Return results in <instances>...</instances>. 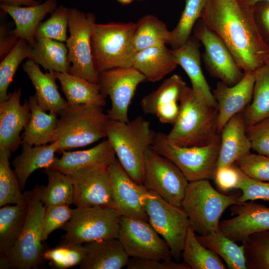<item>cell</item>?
<instances>
[{
    "label": "cell",
    "instance_id": "6da1fadb",
    "mask_svg": "<svg viewBox=\"0 0 269 269\" xmlns=\"http://www.w3.org/2000/svg\"><path fill=\"white\" fill-rule=\"evenodd\" d=\"M253 10L243 0H207L200 17L224 42L245 73L265 64L269 54L257 28Z\"/></svg>",
    "mask_w": 269,
    "mask_h": 269
},
{
    "label": "cell",
    "instance_id": "7a4b0ae2",
    "mask_svg": "<svg viewBox=\"0 0 269 269\" xmlns=\"http://www.w3.org/2000/svg\"><path fill=\"white\" fill-rule=\"evenodd\" d=\"M179 112L167 134L180 146H202L211 143L218 132V107L208 104L192 88L187 86L179 100Z\"/></svg>",
    "mask_w": 269,
    "mask_h": 269
},
{
    "label": "cell",
    "instance_id": "3957f363",
    "mask_svg": "<svg viewBox=\"0 0 269 269\" xmlns=\"http://www.w3.org/2000/svg\"><path fill=\"white\" fill-rule=\"evenodd\" d=\"M155 135L150 122L140 116L127 123L110 120L108 124L106 137L117 158L139 184H142L145 153L152 146Z\"/></svg>",
    "mask_w": 269,
    "mask_h": 269
},
{
    "label": "cell",
    "instance_id": "277c9868",
    "mask_svg": "<svg viewBox=\"0 0 269 269\" xmlns=\"http://www.w3.org/2000/svg\"><path fill=\"white\" fill-rule=\"evenodd\" d=\"M59 116L51 141L58 143V152L84 147L107 136L110 119L103 107L68 105Z\"/></svg>",
    "mask_w": 269,
    "mask_h": 269
},
{
    "label": "cell",
    "instance_id": "5b68a950",
    "mask_svg": "<svg viewBox=\"0 0 269 269\" xmlns=\"http://www.w3.org/2000/svg\"><path fill=\"white\" fill-rule=\"evenodd\" d=\"M135 27L136 24L133 22L94 24L91 50L98 74L114 68L133 66L136 53L134 45Z\"/></svg>",
    "mask_w": 269,
    "mask_h": 269
},
{
    "label": "cell",
    "instance_id": "8992f818",
    "mask_svg": "<svg viewBox=\"0 0 269 269\" xmlns=\"http://www.w3.org/2000/svg\"><path fill=\"white\" fill-rule=\"evenodd\" d=\"M241 192L224 194L216 190L209 179L189 182L181 207L187 214L190 226L199 235H206L219 230L224 212L238 203Z\"/></svg>",
    "mask_w": 269,
    "mask_h": 269
},
{
    "label": "cell",
    "instance_id": "52a82bcc",
    "mask_svg": "<svg viewBox=\"0 0 269 269\" xmlns=\"http://www.w3.org/2000/svg\"><path fill=\"white\" fill-rule=\"evenodd\" d=\"M40 186L24 193L28 210L22 231L14 246L0 256V269H30L37 267L44 252L41 240V225L46 208L40 200Z\"/></svg>",
    "mask_w": 269,
    "mask_h": 269
},
{
    "label": "cell",
    "instance_id": "ba28073f",
    "mask_svg": "<svg viewBox=\"0 0 269 269\" xmlns=\"http://www.w3.org/2000/svg\"><path fill=\"white\" fill-rule=\"evenodd\" d=\"M220 146V134L210 144L202 146H180L171 142L167 134L156 133L151 146L172 161L189 182L214 179Z\"/></svg>",
    "mask_w": 269,
    "mask_h": 269
},
{
    "label": "cell",
    "instance_id": "9c48e42d",
    "mask_svg": "<svg viewBox=\"0 0 269 269\" xmlns=\"http://www.w3.org/2000/svg\"><path fill=\"white\" fill-rule=\"evenodd\" d=\"M121 216L111 207H76L61 227L65 234L61 243L73 245L118 238Z\"/></svg>",
    "mask_w": 269,
    "mask_h": 269
},
{
    "label": "cell",
    "instance_id": "30bf717a",
    "mask_svg": "<svg viewBox=\"0 0 269 269\" xmlns=\"http://www.w3.org/2000/svg\"><path fill=\"white\" fill-rule=\"evenodd\" d=\"M142 203L148 222L168 244L172 259L179 262L190 227L187 214L181 207L169 203L149 190Z\"/></svg>",
    "mask_w": 269,
    "mask_h": 269
},
{
    "label": "cell",
    "instance_id": "8fae6325",
    "mask_svg": "<svg viewBox=\"0 0 269 269\" xmlns=\"http://www.w3.org/2000/svg\"><path fill=\"white\" fill-rule=\"evenodd\" d=\"M96 17L76 8L69 9L68 27L70 36L66 46L70 67L69 73L97 83L98 74L93 62L91 38Z\"/></svg>",
    "mask_w": 269,
    "mask_h": 269
},
{
    "label": "cell",
    "instance_id": "7c38bea8",
    "mask_svg": "<svg viewBox=\"0 0 269 269\" xmlns=\"http://www.w3.org/2000/svg\"><path fill=\"white\" fill-rule=\"evenodd\" d=\"M189 181L170 159L151 147L146 151L142 184L173 205L181 207Z\"/></svg>",
    "mask_w": 269,
    "mask_h": 269
},
{
    "label": "cell",
    "instance_id": "4fadbf2b",
    "mask_svg": "<svg viewBox=\"0 0 269 269\" xmlns=\"http://www.w3.org/2000/svg\"><path fill=\"white\" fill-rule=\"evenodd\" d=\"M145 77L134 67H116L99 73L97 84L101 93L109 96L111 108L107 114L110 120L127 123L128 110L137 86Z\"/></svg>",
    "mask_w": 269,
    "mask_h": 269
},
{
    "label": "cell",
    "instance_id": "5bb4252c",
    "mask_svg": "<svg viewBox=\"0 0 269 269\" xmlns=\"http://www.w3.org/2000/svg\"><path fill=\"white\" fill-rule=\"evenodd\" d=\"M118 238L130 257L172 259L168 244L148 221L121 216Z\"/></svg>",
    "mask_w": 269,
    "mask_h": 269
},
{
    "label": "cell",
    "instance_id": "9a60e30c",
    "mask_svg": "<svg viewBox=\"0 0 269 269\" xmlns=\"http://www.w3.org/2000/svg\"><path fill=\"white\" fill-rule=\"evenodd\" d=\"M193 32L204 47L202 58L210 75L230 86L240 82L245 73L238 67L224 42L201 18L195 23Z\"/></svg>",
    "mask_w": 269,
    "mask_h": 269
},
{
    "label": "cell",
    "instance_id": "2e32d148",
    "mask_svg": "<svg viewBox=\"0 0 269 269\" xmlns=\"http://www.w3.org/2000/svg\"><path fill=\"white\" fill-rule=\"evenodd\" d=\"M107 168L102 165H92L70 174L74 184V204L76 207L102 206L114 208Z\"/></svg>",
    "mask_w": 269,
    "mask_h": 269
},
{
    "label": "cell",
    "instance_id": "e0dca14e",
    "mask_svg": "<svg viewBox=\"0 0 269 269\" xmlns=\"http://www.w3.org/2000/svg\"><path fill=\"white\" fill-rule=\"evenodd\" d=\"M114 201V208L121 216L148 221L142 198L148 189L134 181L118 159L108 166Z\"/></svg>",
    "mask_w": 269,
    "mask_h": 269
},
{
    "label": "cell",
    "instance_id": "ac0fdd59",
    "mask_svg": "<svg viewBox=\"0 0 269 269\" xmlns=\"http://www.w3.org/2000/svg\"><path fill=\"white\" fill-rule=\"evenodd\" d=\"M230 207L235 217L220 221L219 230L234 242L242 243L252 234L269 230V207L247 201Z\"/></svg>",
    "mask_w": 269,
    "mask_h": 269
},
{
    "label": "cell",
    "instance_id": "d6986e66",
    "mask_svg": "<svg viewBox=\"0 0 269 269\" xmlns=\"http://www.w3.org/2000/svg\"><path fill=\"white\" fill-rule=\"evenodd\" d=\"M255 82V72L245 73L242 79L233 86H229L221 81L217 82L212 94L218 109L219 134L232 117L243 112L250 104Z\"/></svg>",
    "mask_w": 269,
    "mask_h": 269
},
{
    "label": "cell",
    "instance_id": "ffe728a7",
    "mask_svg": "<svg viewBox=\"0 0 269 269\" xmlns=\"http://www.w3.org/2000/svg\"><path fill=\"white\" fill-rule=\"evenodd\" d=\"M20 88L10 94L5 101L0 103V147L14 152L21 145V131L30 118L28 99L20 104Z\"/></svg>",
    "mask_w": 269,
    "mask_h": 269
},
{
    "label": "cell",
    "instance_id": "44dd1931",
    "mask_svg": "<svg viewBox=\"0 0 269 269\" xmlns=\"http://www.w3.org/2000/svg\"><path fill=\"white\" fill-rule=\"evenodd\" d=\"M201 42L193 35L181 47L171 49L178 65L186 73L192 89L210 105L217 107L210 86L201 66Z\"/></svg>",
    "mask_w": 269,
    "mask_h": 269
},
{
    "label": "cell",
    "instance_id": "7402d4cb",
    "mask_svg": "<svg viewBox=\"0 0 269 269\" xmlns=\"http://www.w3.org/2000/svg\"><path fill=\"white\" fill-rule=\"evenodd\" d=\"M84 246L80 269H121L127 267L130 258L118 238L90 242Z\"/></svg>",
    "mask_w": 269,
    "mask_h": 269
},
{
    "label": "cell",
    "instance_id": "603a6c76",
    "mask_svg": "<svg viewBox=\"0 0 269 269\" xmlns=\"http://www.w3.org/2000/svg\"><path fill=\"white\" fill-rule=\"evenodd\" d=\"M246 130L242 112L236 114L227 122L220 133L217 168L232 165L250 152L252 145Z\"/></svg>",
    "mask_w": 269,
    "mask_h": 269
},
{
    "label": "cell",
    "instance_id": "cb8c5ba5",
    "mask_svg": "<svg viewBox=\"0 0 269 269\" xmlns=\"http://www.w3.org/2000/svg\"><path fill=\"white\" fill-rule=\"evenodd\" d=\"M57 0H46L38 4L29 6H15L0 3L1 9L8 14L14 21L12 34L18 39L25 40L32 46L35 41L38 24L48 13L57 7Z\"/></svg>",
    "mask_w": 269,
    "mask_h": 269
},
{
    "label": "cell",
    "instance_id": "d4e9b609",
    "mask_svg": "<svg viewBox=\"0 0 269 269\" xmlns=\"http://www.w3.org/2000/svg\"><path fill=\"white\" fill-rule=\"evenodd\" d=\"M60 158L56 157L49 168L70 174L84 167L102 165L108 166L117 158L115 152L107 139L96 146L84 150H63Z\"/></svg>",
    "mask_w": 269,
    "mask_h": 269
},
{
    "label": "cell",
    "instance_id": "484cf974",
    "mask_svg": "<svg viewBox=\"0 0 269 269\" xmlns=\"http://www.w3.org/2000/svg\"><path fill=\"white\" fill-rule=\"evenodd\" d=\"M22 68L35 89L34 95L40 107L46 112L59 115L68 104L59 92L52 71L43 73L38 65L29 59L23 63Z\"/></svg>",
    "mask_w": 269,
    "mask_h": 269
},
{
    "label": "cell",
    "instance_id": "4316f807",
    "mask_svg": "<svg viewBox=\"0 0 269 269\" xmlns=\"http://www.w3.org/2000/svg\"><path fill=\"white\" fill-rule=\"evenodd\" d=\"M21 152L12 161L14 172L17 178L21 190L24 188L30 175L40 168H49L53 164L58 152L57 142L50 144L32 145L26 142H21Z\"/></svg>",
    "mask_w": 269,
    "mask_h": 269
},
{
    "label": "cell",
    "instance_id": "83f0119b",
    "mask_svg": "<svg viewBox=\"0 0 269 269\" xmlns=\"http://www.w3.org/2000/svg\"><path fill=\"white\" fill-rule=\"evenodd\" d=\"M178 66L176 60L166 45L154 46L136 52L133 67L139 71L146 80L160 81Z\"/></svg>",
    "mask_w": 269,
    "mask_h": 269
},
{
    "label": "cell",
    "instance_id": "f1b7e54d",
    "mask_svg": "<svg viewBox=\"0 0 269 269\" xmlns=\"http://www.w3.org/2000/svg\"><path fill=\"white\" fill-rule=\"evenodd\" d=\"M52 72L60 82L68 105L93 104L103 107L106 105V97L101 93L97 83L69 73Z\"/></svg>",
    "mask_w": 269,
    "mask_h": 269
},
{
    "label": "cell",
    "instance_id": "f546056e",
    "mask_svg": "<svg viewBox=\"0 0 269 269\" xmlns=\"http://www.w3.org/2000/svg\"><path fill=\"white\" fill-rule=\"evenodd\" d=\"M30 118L22 135V141L32 145H41L51 142L59 118L58 115L50 112L48 114L37 103L35 95L28 99Z\"/></svg>",
    "mask_w": 269,
    "mask_h": 269
},
{
    "label": "cell",
    "instance_id": "4dcf8cb0",
    "mask_svg": "<svg viewBox=\"0 0 269 269\" xmlns=\"http://www.w3.org/2000/svg\"><path fill=\"white\" fill-rule=\"evenodd\" d=\"M68 48L62 42L47 38H37L31 46L28 59L49 71L69 73L70 64Z\"/></svg>",
    "mask_w": 269,
    "mask_h": 269
},
{
    "label": "cell",
    "instance_id": "1f68e13d",
    "mask_svg": "<svg viewBox=\"0 0 269 269\" xmlns=\"http://www.w3.org/2000/svg\"><path fill=\"white\" fill-rule=\"evenodd\" d=\"M28 210V202L26 198L23 203L1 207L0 256L7 253L18 240L24 226Z\"/></svg>",
    "mask_w": 269,
    "mask_h": 269
},
{
    "label": "cell",
    "instance_id": "d6a6232c",
    "mask_svg": "<svg viewBox=\"0 0 269 269\" xmlns=\"http://www.w3.org/2000/svg\"><path fill=\"white\" fill-rule=\"evenodd\" d=\"M43 172L48 183L40 186L39 198L44 207L74 204V188L71 175L51 168H45Z\"/></svg>",
    "mask_w": 269,
    "mask_h": 269
},
{
    "label": "cell",
    "instance_id": "836d02e7",
    "mask_svg": "<svg viewBox=\"0 0 269 269\" xmlns=\"http://www.w3.org/2000/svg\"><path fill=\"white\" fill-rule=\"evenodd\" d=\"M255 73L253 98L242 112L247 127L269 118V65L264 64Z\"/></svg>",
    "mask_w": 269,
    "mask_h": 269
},
{
    "label": "cell",
    "instance_id": "e575fe53",
    "mask_svg": "<svg viewBox=\"0 0 269 269\" xmlns=\"http://www.w3.org/2000/svg\"><path fill=\"white\" fill-rule=\"evenodd\" d=\"M196 235L198 241L205 247L217 254L229 269H247L243 244L224 235L219 230L206 235Z\"/></svg>",
    "mask_w": 269,
    "mask_h": 269
},
{
    "label": "cell",
    "instance_id": "d590c367",
    "mask_svg": "<svg viewBox=\"0 0 269 269\" xmlns=\"http://www.w3.org/2000/svg\"><path fill=\"white\" fill-rule=\"evenodd\" d=\"M134 45L136 52L149 47L168 44L170 31L156 16L147 14L135 23Z\"/></svg>",
    "mask_w": 269,
    "mask_h": 269
},
{
    "label": "cell",
    "instance_id": "8d00e7d4",
    "mask_svg": "<svg viewBox=\"0 0 269 269\" xmlns=\"http://www.w3.org/2000/svg\"><path fill=\"white\" fill-rule=\"evenodd\" d=\"M182 257L191 269H227L217 254L201 244L191 226L186 237Z\"/></svg>",
    "mask_w": 269,
    "mask_h": 269
},
{
    "label": "cell",
    "instance_id": "74e56055",
    "mask_svg": "<svg viewBox=\"0 0 269 269\" xmlns=\"http://www.w3.org/2000/svg\"><path fill=\"white\" fill-rule=\"evenodd\" d=\"M187 86L182 78L174 74L166 79L155 90L143 97L140 106L145 114L155 115L160 108L172 102H179Z\"/></svg>",
    "mask_w": 269,
    "mask_h": 269
},
{
    "label": "cell",
    "instance_id": "f35d334b",
    "mask_svg": "<svg viewBox=\"0 0 269 269\" xmlns=\"http://www.w3.org/2000/svg\"><path fill=\"white\" fill-rule=\"evenodd\" d=\"M11 151L0 147V207L8 204L24 202L26 198L22 193L16 176L10 167L9 159Z\"/></svg>",
    "mask_w": 269,
    "mask_h": 269
},
{
    "label": "cell",
    "instance_id": "ab89813d",
    "mask_svg": "<svg viewBox=\"0 0 269 269\" xmlns=\"http://www.w3.org/2000/svg\"><path fill=\"white\" fill-rule=\"evenodd\" d=\"M207 0H186L184 8L175 28L170 31L168 44L172 49L183 45L191 35L194 26L201 17Z\"/></svg>",
    "mask_w": 269,
    "mask_h": 269
},
{
    "label": "cell",
    "instance_id": "60d3db41",
    "mask_svg": "<svg viewBox=\"0 0 269 269\" xmlns=\"http://www.w3.org/2000/svg\"><path fill=\"white\" fill-rule=\"evenodd\" d=\"M31 46L24 39L20 38L0 64V103L7 100V89L21 62L28 58Z\"/></svg>",
    "mask_w": 269,
    "mask_h": 269
},
{
    "label": "cell",
    "instance_id": "b9f144b4",
    "mask_svg": "<svg viewBox=\"0 0 269 269\" xmlns=\"http://www.w3.org/2000/svg\"><path fill=\"white\" fill-rule=\"evenodd\" d=\"M242 244L247 269H269V230L252 234Z\"/></svg>",
    "mask_w": 269,
    "mask_h": 269
},
{
    "label": "cell",
    "instance_id": "7bdbcfd3",
    "mask_svg": "<svg viewBox=\"0 0 269 269\" xmlns=\"http://www.w3.org/2000/svg\"><path fill=\"white\" fill-rule=\"evenodd\" d=\"M85 255L84 244L69 245L60 243L44 251L43 259L53 268L66 269L79 265Z\"/></svg>",
    "mask_w": 269,
    "mask_h": 269
},
{
    "label": "cell",
    "instance_id": "ee69618b",
    "mask_svg": "<svg viewBox=\"0 0 269 269\" xmlns=\"http://www.w3.org/2000/svg\"><path fill=\"white\" fill-rule=\"evenodd\" d=\"M69 9L62 5L57 7L51 13L48 19L38 24L35 38H47L61 42H66L68 38Z\"/></svg>",
    "mask_w": 269,
    "mask_h": 269
},
{
    "label": "cell",
    "instance_id": "f6af8a7d",
    "mask_svg": "<svg viewBox=\"0 0 269 269\" xmlns=\"http://www.w3.org/2000/svg\"><path fill=\"white\" fill-rule=\"evenodd\" d=\"M234 164L248 177L269 182V156L250 152L239 158Z\"/></svg>",
    "mask_w": 269,
    "mask_h": 269
},
{
    "label": "cell",
    "instance_id": "bcb514c9",
    "mask_svg": "<svg viewBox=\"0 0 269 269\" xmlns=\"http://www.w3.org/2000/svg\"><path fill=\"white\" fill-rule=\"evenodd\" d=\"M70 205H55L46 208L41 225V240L45 241L55 230L62 227L71 218L73 209Z\"/></svg>",
    "mask_w": 269,
    "mask_h": 269
},
{
    "label": "cell",
    "instance_id": "7dc6e473",
    "mask_svg": "<svg viewBox=\"0 0 269 269\" xmlns=\"http://www.w3.org/2000/svg\"><path fill=\"white\" fill-rule=\"evenodd\" d=\"M241 173V180L237 188L241 191L238 202L257 200L269 202V182L253 179Z\"/></svg>",
    "mask_w": 269,
    "mask_h": 269
},
{
    "label": "cell",
    "instance_id": "c3c4849f",
    "mask_svg": "<svg viewBox=\"0 0 269 269\" xmlns=\"http://www.w3.org/2000/svg\"><path fill=\"white\" fill-rule=\"evenodd\" d=\"M246 132L252 149L269 156V118L247 127Z\"/></svg>",
    "mask_w": 269,
    "mask_h": 269
},
{
    "label": "cell",
    "instance_id": "681fc988",
    "mask_svg": "<svg viewBox=\"0 0 269 269\" xmlns=\"http://www.w3.org/2000/svg\"><path fill=\"white\" fill-rule=\"evenodd\" d=\"M214 180L218 188L222 191L237 189L241 180V170L235 164L219 167Z\"/></svg>",
    "mask_w": 269,
    "mask_h": 269
},
{
    "label": "cell",
    "instance_id": "f907efd6",
    "mask_svg": "<svg viewBox=\"0 0 269 269\" xmlns=\"http://www.w3.org/2000/svg\"><path fill=\"white\" fill-rule=\"evenodd\" d=\"M128 269H191L184 262L178 263L172 260L163 261L146 258L130 257Z\"/></svg>",
    "mask_w": 269,
    "mask_h": 269
},
{
    "label": "cell",
    "instance_id": "816d5d0a",
    "mask_svg": "<svg viewBox=\"0 0 269 269\" xmlns=\"http://www.w3.org/2000/svg\"><path fill=\"white\" fill-rule=\"evenodd\" d=\"M254 18L264 43L269 47V1H263L254 6Z\"/></svg>",
    "mask_w": 269,
    "mask_h": 269
},
{
    "label": "cell",
    "instance_id": "f5cc1de1",
    "mask_svg": "<svg viewBox=\"0 0 269 269\" xmlns=\"http://www.w3.org/2000/svg\"><path fill=\"white\" fill-rule=\"evenodd\" d=\"M179 112V105L177 102H172L158 109L155 116L160 123L173 125L178 117Z\"/></svg>",
    "mask_w": 269,
    "mask_h": 269
},
{
    "label": "cell",
    "instance_id": "db71d44e",
    "mask_svg": "<svg viewBox=\"0 0 269 269\" xmlns=\"http://www.w3.org/2000/svg\"><path fill=\"white\" fill-rule=\"evenodd\" d=\"M3 25H0V57L3 59L12 49L19 39L12 33V30L8 31Z\"/></svg>",
    "mask_w": 269,
    "mask_h": 269
},
{
    "label": "cell",
    "instance_id": "11a10c76",
    "mask_svg": "<svg viewBox=\"0 0 269 269\" xmlns=\"http://www.w3.org/2000/svg\"><path fill=\"white\" fill-rule=\"evenodd\" d=\"M42 0H0V3L15 6H29L38 4Z\"/></svg>",
    "mask_w": 269,
    "mask_h": 269
},
{
    "label": "cell",
    "instance_id": "9f6ffc18",
    "mask_svg": "<svg viewBox=\"0 0 269 269\" xmlns=\"http://www.w3.org/2000/svg\"><path fill=\"white\" fill-rule=\"evenodd\" d=\"M248 4L254 6L256 3L259 2L263 1H269V0H243Z\"/></svg>",
    "mask_w": 269,
    "mask_h": 269
},
{
    "label": "cell",
    "instance_id": "6f0895ef",
    "mask_svg": "<svg viewBox=\"0 0 269 269\" xmlns=\"http://www.w3.org/2000/svg\"><path fill=\"white\" fill-rule=\"evenodd\" d=\"M120 3L123 4H127L131 3L134 0H117Z\"/></svg>",
    "mask_w": 269,
    "mask_h": 269
},
{
    "label": "cell",
    "instance_id": "680465c9",
    "mask_svg": "<svg viewBox=\"0 0 269 269\" xmlns=\"http://www.w3.org/2000/svg\"><path fill=\"white\" fill-rule=\"evenodd\" d=\"M265 64H267L269 65V54H268L266 61H265Z\"/></svg>",
    "mask_w": 269,
    "mask_h": 269
}]
</instances>
